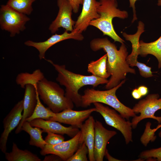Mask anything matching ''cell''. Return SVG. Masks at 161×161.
Listing matches in <instances>:
<instances>
[{"mask_svg": "<svg viewBox=\"0 0 161 161\" xmlns=\"http://www.w3.org/2000/svg\"><path fill=\"white\" fill-rule=\"evenodd\" d=\"M88 148L83 142L80 144L74 154L67 161H88Z\"/></svg>", "mask_w": 161, "mask_h": 161, "instance_id": "cell-27", "label": "cell"}, {"mask_svg": "<svg viewBox=\"0 0 161 161\" xmlns=\"http://www.w3.org/2000/svg\"><path fill=\"white\" fill-rule=\"evenodd\" d=\"M96 111L95 107L81 111H75L72 109H68L55 113V116L48 120L58 122L80 129L83 122L88 118L92 112Z\"/></svg>", "mask_w": 161, "mask_h": 161, "instance_id": "cell-13", "label": "cell"}, {"mask_svg": "<svg viewBox=\"0 0 161 161\" xmlns=\"http://www.w3.org/2000/svg\"><path fill=\"white\" fill-rule=\"evenodd\" d=\"M6 159L8 161H40L38 156L27 150L20 149L13 142L12 151L5 154Z\"/></svg>", "mask_w": 161, "mask_h": 161, "instance_id": "cell-21", "label": "cell"}, {"mask_svg": "<svg viewBox=\"0 0 161 161\" xmlns=\"http://www.w3.org/2000/svg\"><path fill=\"white\" fill-rule=\"evenodd\" d=\"M99 4V1L96 0H84L81 13L75 22L74 29L81 33L85 31L92 21L100 17L97 12Z\"/></svg>", "mask_w": 161, "mask_h": 161, "instance_id": "cell-15", "label": "cell"}, {"mask_svg": "<svg viewBox=\"0 0 161 161\" xmlns=\"http://www.w3.org/2000/svg\"><path fill=\"white\" fill-rule=\"evenodd\" d=\"M36 90L41 99L55 113L74 108L73 102L65 96L64 90L56 82L44 77L38 83Z\"/></svg>", "mask_w": 161, "mask_h": 161, "instance_id": "cell-5", "label": "cell"}, {"mask_svg": "<svg viewBox=\"0 0 161 161\" xmlns=\"http://www.w3.org/2000/svg\"><path fill=\"white\" fill-rule=\"evenodd\" d=\"M93 104L96 109V112L101 114L106 123L121 133L126 144L132 142L133 128L131 122L126 120L114 109L105 106L100 103L95 102Z\"/></svg>", "mask_w": 161, "mask_h": 161, "instance_id": "cell-6", "label": "cell"}, {"mask_svg": "<svg viewBox=\"0 0 161 161\" xmlns=\"http://www.w3.org/2000/svg\"><path fill=\"white\" fill-rule=\"evenodd\" d=\"M161 127V124L158 125L157 127L154 129L150 128V131L152 134H155V132L160 128Z\"/></svg>", "mask_w": 161, "mask_h": 161, "instance_id": "cell-37", "label": "cell"}, {"mask_svg": "<svg viewBox=\"0 0 161 161\" xmlns=\"http://www.w3.org/2000/svg\"><path fill=\"white\" fill-rule=\"evenodd\" d=\"M47 135L45 138L47 144L55 145L64 141L65 138L61 134L51 132H47Z\"/></svg>", "mask_w": 161, "mask_h": 161, "instance_id": "cell-29", "label": "cell"}, {"mask_svg": "<svg viewBox=\"0 0 161 161\" xmlns=\"http://www.w3.org/2000/svg\"><path fill=\"white\" fill-rule=\"evenodd\" d=\"M106 54L95 61H91L87 66V72L92 75L102 78L107 79L111 76L107 72Z\"/></svg>", "mask_w": 161, "mask_h": 161, "instance_id": "cell-24", "label": "cell"}, {"mask_svg": "<svg viewBox=\"0 0 161 161\" xmlns=\"http://www.w3.org/2000/svg\"><path fill=\"white\" fill-rule=\"evenodd\" d=\"M23 100V116L20 123L15 131L18 134L22 131L23 123L32 114L37 103V92L36 88L31 84H27L25 87Z\"/></svg>", "mask_w": 161, "mask_h": 161, "instance_id": "cell-17", "label": "cell"}, {"mask_svg": "<svg viewBox=\"0 0 161 161\" xmlns=\"http://www.w3.org/2000/svg\"><path fill=\"white\" fill-rule=\"evenodd\" d=\"M51 64L58 73L56 81L65 88V96L70 99L77 107H81L82 95L78 91L82 87L87 85L93 88L100 84H106L109 80L93 75H85L76 74L66 68L65 65L55 64L50 60H46Z\"/></svg>", "mask_w": 161, "mask_h": 161, "instance_id": "cell-2", "label": "cell"}, {"mask_svg": "<svg viewBox=\"0 0 161 161\" xmlns=\"http://www.w3.org/2000/svg\"><path fill=\"white\" fill-rule=\"evenodd\" d=\"M126 80H122L117 86L106 90L87 88L82 95L81 107L86 108L95 102L104 103L109 106L124 118L129 120L136 115L133 109L122 103L118 99L116 93L117 90L125 83Z\"/></svg>", "mask_w": 161, "mask_h": 161, "instance_id": "cell-4", "label": "cell"}, {"mask_svg": "<svg viewBox=\"0 0 161 161\" xmlns=\"http://www.w3.org/2000/svg\"><path fill=\"white\" fill-rule=\"evenodd\" d=\"M80 130L70 140L55 145L46 144L43 149H41L40 153L42 156L54 154L59 156L62 160L67 161L75 152L80 144Z\"/></svg>", "mask_w": 161, "mask_h": 161, "instance_id": "cell-10", "label": "cell"}, {"mask_svg": "<svg viewBox=\"0 0 161 161\" xmlns=\"http://www.w3.org/2000/svg\"><path fill=\"white\" fill-rule=\"evenodd\" d=\"M23 102V99L18 102L3 120L4 130L0 138V149L4 154L6 152L7 144L9 134L18 126L22 119Z\"/></svg>", "mask_w": 161, "mask_h": 161, "instance_id": "cell-9", "label": "cell"}, {"mask_svg": "<svg viewBox=\"0 0 161 161\" xmlns=\"http://www.w3.org/2000/svg\"><path fill=\"white\" fill-rule=\"evenodd\" d=\"M158 136L159 137L161 138V130L159 133Z\"/></svg>", "mask_w": 161, "mask_h": 161, "instance_id": "cell-39", "label": "cell"}, {"mask_svg": "<svg viewBox=\"0 0 161 161\" xmlns=\"http://www.w3.org/2000/svg\"><path fill=\"white\" fill-rule=\"evenodd\" d=\"M94 154L95 161H103L108 143L117 134L114 131L106 129L100 121L96 120Z\"/></svg>", "mask_w": 161, "mask_h": 161, "instance_id": "cell-14", "label": "cell"}, {"mask_svg": "<svg viewBox=\"0 0 161 161\" xmlns=\"http://www.w3.org/2000/svg\"><path fill=\"white\" fill-rule=\"evenodd\" d=\"M21 131H24L28 133L30 136L29 144L30 145L34 146L43 149L47 144L42 135L43 131L38 127H33L29 122L24 121L23 123L21 129Z\"/></svg>", "mask_w": 161, "mask_h": 161, "instance_id": "cell-22", "label": "cell"}, {"mask_svg": "<svg viewBox=\"0 0 161 161\" xmlns=\"http://www.w3.org/2000/svg\"><path fill=\"white\" fill-rule=\"evenodd\" d=\"M105 156L106 157L108 161H120L114 158L111 156L108 153L107 149L105 151Z\"/></svg>", "mask_w": 161, "mask_h": 161, "instance_id": "cell-36", "label": "cell"}, {"mask_svg": "<svg viewBox=\"0 0 161 161\" xmlns=\"http://www.w3.org/2000/svg\"><path fill=\"white\" fill-rule=\"evenodd\" d=\"M136 66L138 67L140 74L142 77L147 78L153 76L151 67L138 61L136 63Z\"/></svg>", "mask_w": 161, "mask_h": 161, "instance_id": "cell-30", "label": "cell"}, {"mask_svg": "<svg viewBox=\"0 0 161 161\" xmlns=\"http://www.w3.org/2000/svg\"><path fill=\"white\" fill-rule=\"evenodd\" d=\"M59 11L55 19L50 25L49 30L53 34L61 27L67 31L72 32L74 30L75 21L72 18L73 8L69 0H57Z\"/></svg>", "mask_w": 161, "mask_h": 161, "instance_id": "cell-11", "label": "cell"}, {"mask_svg": "<svg viewBox=\"0 0 161 161\" xmlns=\"http://www.w3.org/2000/svg\"><path fill=\"white\" fill-rule=\"evenodd\" d=\"M90 47L95 52L102 49L107 55L106 69L111 77L105 86L106 89L117 86L125 79L128 73L136 74L135 69L131 68L127 61L128 52L124 43L121 44L118 50L115 45L108 38H97L91 40Z\"/></svg>", "mask_w": 161, "mask_h": 161, "instance_id": "cell-1", "label": "cell"}, {"mask_svg": "<svg viewBox=\"0 0 161 161\" xmlns=\"http://www.w3.org/2000/svg\"><path fill=\"white\" fill-rule=\"evenodd\" d=\"M84 37L82 33L74 29L73 31L69 33L65 31L62 34H55L52 35L47 40L40 42H35L29 40L25 42L24 44L27 46L32 47L35 48L38 51V56L40 60L45 58V53L51 47L62 41L72 39L79 41L83 40Z\"/></svg>", "mask_w": 161, "mask_h": 161, "instance_id": "cell-12", "label": "cell"}, {"mask_svg": "<svg viewBox=\"0 0 161 161\" xmlns=\"http://www.w3.org/2000/svg\"><path fill=\"white\" fill-rule=\"evenodd\" d=\"M73 8V12L77 13L79 11L80 5L82 4L84 0H69Z\"/></svg>", "mask_w": 161, "mask_h": 161, "instance_id": "cell-31", "label": "cell"}, {"mask_svg": "<svg viewBox=\"0 0 161 161\" xmlns=\"http://www.w3.org/2000/svg\"><path fill=\"white\" fill-rule=\"evenodd\" d=\"M131 95L133 97L136 99H140L142 97L138 89L137 88L133 90L131 92Z\"/></svg>", "mask_w": 161, "mask_h": 161, "instance_id": "cell-35", "label": "cell"}, {"mask_svg": "<svg viewBox=\"0 0 161 161\" xmlns=\"http://www.w3.org/2000/svg\"><path fill=\"white\" fill-rule=\"evenodd\" d=\"M137 0H129V7L132 8L133 11V18L132 21V23H133L137 19L136 14V8L135 3Z\"/></svg>", "mask_w": 161, "mask_h": 161, "instance_id": "cell-32", "label": "cell"}, {"mask_svg": "<svg viewBox=\"0 0 161 161\" xmlns=\"http://www.w3.org/2000/svg\"><path fill=\"white\" fill-rule=\"evenodd\" d=\"M132 109L136 114H140L139 115L133 117L131 120L133 129H135L139 123L145 119H153L158 123H161V116L155 115L157 111L161 109V97H160L158 94L148 95L145 98L140 100Z\"/></svg>", "mask_w": 161, "mask_h": 161, "instance_id": "cell-7", "label": "cell"}, {"mask_svg": "<svg viewBox=\"0 0 161 161\" xmlns=\"http://www.w3.org/2000/svg\"><path fill=\"white\" fill-rule=\"evenodd\" d=\"M51 155L46 156L44 159V161H61V159L58 156L54 154H50Z\"/></svg>", "mask_w": 161, "mask_h": 161, "instance_id": "cell-33", "label": "cell"}, {"mask_svg": "<svg viewBox=\"0 0 161 161\" xmlns=\"http://www.w3.org/2000/svg\"><path fill=\"white\" fill-rule=\"evenodd\" d=\"M157 5L158 6L161 7V0H158ZM160 18H161V16Z\"/></svg>", "mask_w": 161, "mask_h": 161, "instance_id": "cell-38", "label": "cell"}, {"mask_svg": "<svg viewBox=\"0 0 161 161\" xmlns=\"http://www.w3.org/2000/svg\"><path fill=\"white\" fill-rule=\"evenodd\" d=\"M30 19L25 14L19 13L7 5H1L0 24L1 29L8 31L13 37L26 28L25 25Z\"/></svg>", "mask_w": 161, "mask_h": 161, "instance_id": "cell-8", "label": "cell"}, {"mask_svg": "<svg viewBox=\"0 0 161 161\" xmlns=\"http://www.w3.org/2000/svg\"><path fill=\"white\" fill-rule=\"evenodd\" d=\"M145 31L144 24L142 22L140 21L137 26V30L135 34H128L125 32L122 33L126 40L130 41L131 44L132 51L126 59L127 61L130 66H136L139 55V39L141 34Z\"/></svg>", "mask_w": 161, "mask_h": 161, "instance_id": "cell-19", "label": "cell"}, {"mask_svg": "<svg viewBox=\"0 0 161 161\" xmlns=\"http://www.w3.org/2000/svg\"><path fill=\"white\" fill-rule=\"evenodd\" d=\"M148 54L155 57L158 60V67L161 68V36L155 41L145 43L141 40L139 42V55L143 57Z\"/></svg>", "mask_w": 161, "mask_h": 161, "instance_id": "cell-20", "label": "cell"}, {"mask_svg": "<svg viewBox=\"0 0 161 161\" xmlns=\"http://www.w3.org/2000/svg\"><path fill=\"white\" fill-rule=\"evenodd\" d=\"M99 2L97 12L100 17L92 21L89 25L97 28L103 32V35L111 37L114 42L124 43L125 41L115 32L112 21L115 17L123 19L127 18L128 12L125 10H121L117 8V0H100Z\"/></svg>", "mask_w": 161, "mask_h": 161, "instance_id": "cell-3", "label": "cell"}, {"mask_svg": "<svg viewBox=\"0 0 161 161\" xmlns=\"http://www.w3.org/2000/svg\"><path fill=\"white\" fill-rule=\"evenodd\" d=\"M139 157L141 160L154 159L161 161V147L144 151L140 153Z\"/></svg>", "mask_w": 161, "mask_h": 161, "instance_id": "cell-28", "label": "cell"}, {"mask_svg": "<svg viewBox=\"0 0 161 161\" xmlns=\"http://www.w3.org/2000/svg\"><path fill=\"white\" fill-rule=\"evenodd\" d=\"M36 0H8L7 5L21 13L29 15L33 11L32 3Z\"/></svg>", "mask_w": 161, "mask_h": 161, "instance_id": "cell-26", "label": "cell"}, {"mask_svg": "<svg viewBox=\"0 0 161 161\" xmlns=\"http://www.w3.org/2000/svg\"><path fill=\"white\" fill-rule=\"evenodd\" d=\"M55 113L49 108L45 107L41 103L37 92V103L35 108L32 115L26 120L30 122L36 119L41 118L48 120L55 116Z\"/></svg>", "mask_w": 161, "mask_h": 161, "instance_id": "cell-25", "label": "cell"}, {"mask_svg": "<svg viewBox=\"0 0 161 161\" xmlns=\"http://www.w3.org/2000/svg\"><path fill=\"white\" fill-rule=\"evenodd\" d=\"M30 123L32 126L42 129L43 132H51L61 135L66 134L71 138L74 137L80 131L79 128L76 127L72 126L66 127L58 122L41 118L34 119Z\"/></svg>", "mask_w": 161, "mask_h": 161, "instance_id": "cell-16", "label": "cell"}, {"mask_svg": "<svg viewBox=\"0 0 161 161\" xmlns=\"http://www.w3.org/2000/svg\"><path fill=\"white\" fill-rule=\"evenodd\" d=\"M44 77L40 69H37L31 73L27 72L19 73L16 77V82L23 89H24L27 84L32 85L36 89L38 83Z\"/></svg>", "mask_w": 161, "mask_h": 161, "instance_id": "cell-23", "label": "cell"}, {"mask_svg": "<svg viewBox=\"0 0 161 161\" xmlns=\"http://www.w3.org/2000/svg\"><path fill=\"white\" fill-rule=\"evenodd\" d=\"M141 95L144 96L146 95L148 92V88L144 86H141L137 88Z\"/></svg>", "mask_w": 161, "mask_h": 161, "instance_id": "cell-34", "label": "cell"}, {"mask_svg": "<svg viewBox=\"0 0 161 161\" xmlns=\"http://www.w3.org/2000/svg\"><path fill=\"white\" fill-rule=\"evenodd\" d=\"M95 121L93 116L90 115L80 128L81 131L80 144L84 142L88 147V158L90 161H95L94 154Z\"/></svg>", "mask_w": 161, "mask_h": 161, "instance_id": "cell-18", "label": "cell"}]
</instances>
